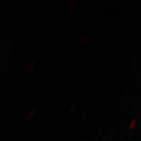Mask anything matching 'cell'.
Returning a JSON list of instances; mask_svg holds the SVG:
<instances>
[{"label": "cell", "instance_id": "obj_1", "mask_svg": "<svg viewBox=\"0 0 141 141\" xmlns=\"http://www.w3.org/2000/svg\"><path fill=\"white\" fill-rule=\"evenodd\" d=\"M137 123H138V120L136 118H133L132 119V121L130 122V124H129V128H130V129H133V128L136 126Z\"/></svg>", "mask_w": 141, "mask_h": 141}]
</instances>
